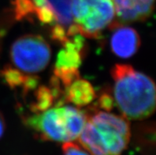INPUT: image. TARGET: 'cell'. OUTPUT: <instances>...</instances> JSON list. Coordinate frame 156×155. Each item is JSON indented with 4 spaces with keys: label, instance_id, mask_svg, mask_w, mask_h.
Wrapping results in <instances>:
<instances>
[{
    "label": "cell",
    "instance_id": "cell-1",
    "mask_svg": "<svg viewBox=\"0 0 156 155\" xmlns=\"http://www.w3.org/2000/svg\"><path fill=\"white\" fill-rule=\"evenodd\" d=\"M114 82L113 100L123 116L143 120L156 110V85L132 66L116 64L111 70Z\"/></svg>",
    "mask_w": 156,
    "mask_h": 155
},
{
    "label": "cell",
    "instance_id": "cell-2",
    "mask_svg": "<svg viewBox=\"0 0 156 155\" xmlns=\"http://www.w3.org/2000/svg\"><path fill=\"white\" fill-rule=\"evenodd\" d=\"M127 118L98 111L88 116L79 136L82 147L91 155H121L130 140Z\"/></svg>",
    "mask_w": 156,
    "mask_h": 155
},
{
    "label": "cell",
    "instance_id": "cell-3",
    "mask_svg": "<svg viewBox=\"0 0 156 155\" xmlns=\"http://www.w3.org/2000/svg\"><path fill=\"white\" fill-rule=\"evenodd\" d=\"M73 0H14L16 20H37L50 30L51 39L63 44L79 33L74 23Z\"/></svg>",
    "mask_w": 156,
    "mask_h": 155
},
{
    "label": "cell",
    "instance_id": "cell-4",
    "mask_svg": "<svg viewBox=\"0 0 156 155\" xmlns=\"http://www.w3.org/2000/svg\"><path fill=\"white\" fill-rule=\"evenodd\" d=\"M87 120V114L84 111L60 103L28 116L25 122L41 139L65 143L79 138Z\"/></svg>",
    "mask_w": 156,
    "mask_h": 155
},
{
    "label": "cell",
    "instance_id": "cell-5",
    "mask_svg": "<svg viewBox=\"0 0 156 155\" xmlns=\"http://www.w3.org/2000/svg\"><path fill=\"white\" fill-rule=\"evenodd\" d=\"M72 14L79 33L87 38L98 37L117 22L113 0H73Z\"/></svg>",
    "mask_w": 156,
    "mask_h": 155
},
{
    "label": "cell",
    "instance_id": "cell-6",
    "mask_svg": "<svg viewBox=\"0 0 156 155\" xmlns=\"http://www.w3.org/2000/svg\"><path fill=\"white\" fill-rule=\"evenodd\" d=\"M10 59L17 70L26 75L44 71L51 59V48L44 38L37 34H27L12 44Z\"/></svg>",
    "mask_w": 156,
    "mask_h": 155
},
{
    "label": "cell",
    "instance_id": "cell-7",
    "mask_svg": "<svg viewBox=\"0 0 156 155\" xmlns=\"http://www.w3.org/2000/svg\"><path fill=\"white\" fill-rule=\"evenodd\" d=\"M61 45L63 48L56 57L51 84L64 92L66 87L79 79V68L83 63L86 44L83 36L78 33Z\"/></svg>",
    "mask_w": 156,
    "mask_h": 155
},
{
    "label": "cell",
    "instance_id": "cell-8",
    "mask_svg": "<svg viewBox=\"0 0 156 155\" xmlns=\"http://www.w3.org/2000/svg\"><path fill=\"white\" fill-rule=\"evenodd\" d=\"M110 48L114 55L120 58H130L140 46V38L136 30L129 26L116 22L112 26Z\"/></svg>",
    "mask_w": 156,
    "mask_h": 155
},
{
    "label": "cell",
    "instance_id": "cell-9",
    "mask_svg": "<svg viewBox=\"0 0 156 155\" xmlns=\"http://www.w3.org/2000/svg\"><path fill=\"white\" fill-rule=\"evenodd\" d=\"M155 0H125L122 10L117 15V23L143 21L151 14Z\"/></svg>",
    "mask_w": 156,
    "mask_h": 155
},
{
    "label": "cell",
    "instance_id": "cell-10",
    "mask_svg": "<svg viewBox=\"0 0 156 155\" xmlns=\"http://www.w3.org/2000/svg\"><path fill=\"white\" fill-rule=\"evenodd\" d=\"M63 97L68 102L82 107L93 101L96 97V92L90 82L78 79L66 87Z\"/></svg>",
    "mask_w": 156,
    "mask_h": 155
},
{
    "label": "cell",
    "instance_id": "cell-11",
    "mask_svg": "<svg viewBox=\"0 0 156 155\" xmlns=\"http://www.w3.org/2000/svg\"><path fill=\"white\" fill-rule=\"evenodd\" d=\"M34 96L35 100L30 106L33 113H38L50 108L53 102H55V99H58L51 87L44 86H40L36 91Z\"/></svg>",
    "mask_w": 156,
    "mask_h": 155
},
{
    "label": "cell",
    "instance_id": "cell-12",
    "mask_svg": "<svg viewBox=\"0 0 156 155\" xmlns=\"http://www.w3.org/2000/svg\"><path fill=\"white\" fill-rule=\"evenodd\" d=\"M62 150L63 155H90L84 148L72 142L65 143Z\"/></svg>",
    "mask_w": 156,
    "mask_h": 155
},
{
    "label": "cell",
    "instance_id": "cell-13",
    "mask_svg": "<svg viewBox=\"0 0 156 155\" xmlns=\"http://www.w3.org/2000/svg\"><path fill=\"white\" fill-rule=\"evenodd\" d=\"M98 104L101 108L105 109V111H108V112L112 109L113 106L115 105L113 97H112V96H110L107 93H104L103 94L101 95L98 99Z\"/></svg>",
    "mask_w": 156,
    "mask_h": 155
},
{
    "label": "cell",
    "instance_id": "cell-14",
    "mask_svg": "<svg viewBox=\"0 0 156 155\" xmlns=\"http://www.w3.org/2000/svg\"><path fill=\"white\" fill-rule=\"evenodd\" d=\"M5 128H6L5 120H4L3 116L2 115V113L0 112V139L3 136L4 132H5Z\"/></svg>",
    "mask_w": 156,
    "mask_h": 155
}]
</instances>
